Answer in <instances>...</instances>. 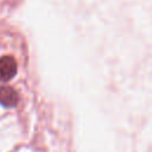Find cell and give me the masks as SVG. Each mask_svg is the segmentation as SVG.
<instances>
[{
  "label": "cell",
  "instance_id": "obj_1",
  "mask_svg": "<svg viewBox=\"0 0 152 152\" xmlns=\"http://www.w3.org/2000/svg\"><path fill=\"white\" fill-rule=\"evenodd\" d=\"M17 74V62L12 56H2L0 58V82L12 80Z\"/></svg>",
  "mask_w": 152,
  "mask_h": 152
},
{
  "label": "cell",
  "instance_id": "obj_2",
  "mask_svg": "<svg viewBox=\"0 0 152 152\" xmlns=\"http://www.w3.org/2000/svg\"><path fill=\"white\" fill-rule=\"evenodd\" d=\"M19 101L17 91L11 87H0V103L5 107H14Z\"/></svg>",
  "mask_w": 152,
  "mask_h": 152
}]
</instances>
